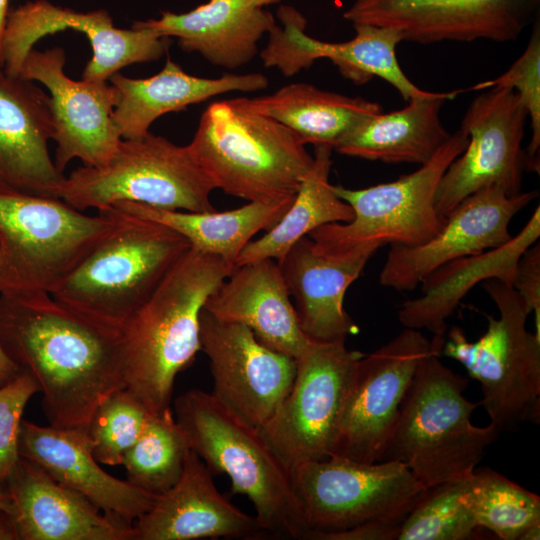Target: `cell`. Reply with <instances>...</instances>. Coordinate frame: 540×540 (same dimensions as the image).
Listing matches in <instances>:
<instances>
[{
  "mask_svg": "<svg viewBox=\"0 0 540 540\" xmlns=\"http://www.w3.org/2000/svg\"><path fill=\"white\" fill-rule=\"evenodd\" d=\"M0 344L35 377L49 425L86 431L99 404L125 388L121 331L50 293H0Z\"/></svg>",
  "mask_w": 540,
  "mask_h": 540,
  "instance_id": "obj_1",
  "label": "cell"
},
{
  "mask_svg": "<svg viewBox=\"0 0 540 540\" xmlns=\"http://www.w3.org/2000/svg\"><path fill=\"white\" fill-rule=\"evenodd\" d=\"M234 269L190 247L121 328L125 389L152 415L170 409L177 374L201 350L205 302Z\"/></svg>",
  "mask_w": 540,
  "mask_h": 540,
  "instance_id": "obj_2",
  "label": "cell"
},
{
  "mask_svg": "<svg viewBox=\"0 0 540 540\" xmlns=\"http://www.w3.org/2000/svg\"><path fill=\"white\" fill-rule=\"evenodd\" d=\"M444 340H431L380 459L402 462L425 488L469 477L500 433L471 422L481 402L465 397L468 379L440 360Z\"/></svg>",
  "mask_w": 540,
  "mask_h": 540,
  "instance_id": "obj_3",
  "label": "cell"
},
{
  "mask_svg": "<svg viewBox=\"0 0 540 540\" xmlns=\"http://www.w3.org/2000/svg\"><path fill=\"white\" fill-rule=\"evenodd\" d=\"M187 146L215 189L248 202L292 201L314 163L292 130L233 99L205 109Z\"/></svg>",
  "mask_w": 540,
  "mask_h": 540,
  "instance_id": "obj_4",
  "label": "cell"
},
{
  "mask_svg": "<svg viewBox=\"0 0 540 540\" xmlns=\"http://www.w3.org/2000/svg\"><path fill=\"white\" fill-rule=\"evenodd\" d=\"M176 422L212 473L226 474L232 494L248 497L267 535L305 539L309 532L291 472L258 429L242 422L211 393L191 389L174 402Z\"/></svg>",
  "mask_w": 540,
  "mask_h": 540,
  "instance_id": "obj_5",
  "label": "cell"
},
{
  "mask_svg": "<svg viewBox=\"0 0 540 540\" xmlns=\"http://www.w3.org/2000/svg\"><path fill=\"white\" fill-rule=\"evenodd\" d=\"M119 220L114 207L91 216L60 198L0 188V293L52 294Z\"/></svg>",
  "mask_w": 540,
  "mask_h": 540,
  "instance_id": "obj_6",
  "label": "cell"
},
{
  "mask_svg": "<svg viewBox=\"0 0 540 540\" xmlns=\"http://www.w3.org/2000/svg\"><path fill=\"white\" fill-rule=\"evenodd\" d=\"M116 210L120 215L116 228L51 295L87 318L121 331L191 246L163 224Z\"/></svg>",
  "mask_w": 540,
  "mask_h": 540,
  "instance_id": "obj_7",
  "label": "cell"
},
{
  "mask_svg": "<svg viewBox=\"0 0 540 540\" xmlns=\"http://www.w3.org/2000/svg\"><path fill=\"white\" fill-rule=\"evenodd\" d=\"M499 316H487L486 332L469 341L452 327L441 355L461 363L480 383L481 405L499 432L525 421L539 422L540 338L526 329L529 313L514 289L496 278L483 282Z\"/></svg>",
  "mask_w": 540,
  "mask_h": 540,
  "instance_id": "obj_8",
  "label": "cell"
},
{
  "mask_svg": "<svg viewBox=\"0 0 540 540\" xmlns=\"http://www.w3.org/2000/svg\"><path fill=\"white\" fill-rule=\"evenodd\" d=\"M212 181L188 146L148 133L122 139L102 167H80L66 177L61 199L84 211L132 201L153 207L211 212Z\"/></svg>",
  "mask_w": 540,
  "mask_h": 540,
  "instance_id": "obj_9",
  "label": "cell"
},
{
  "mask_svg": "<svg viewBox=\"0 0 540 540\" xmlns=\"http://www.w3.org/2000/svg\"><path fill=\"white\" fill-rule=\"evenodd\" d=\"M467 144L468 136L459 129L428 162L397 180L362 189L332 185L351 206L353 218L313 230L308 237L314 247L340 254L366 243L416 246L434 237L444 221L435 207L439 182Z\"/></svg>",
  "mask_w": 540,
  "mask_h": 540,
  "instance_id": "obj_10",
  "label": "cell"
},
{
  "mask_svg": "<svg viewBox=\"0 0 540 540\" xmlns=\"http://www.w3.org/2000/svg\"><path fill=\"white\" fill-rule=\"evenodd\" d=\"M309 532L343 531L372 520L403 522L425 491L402 462H358L331 455L291 470Z\"/></svg>",
  "mask_w": 540,
  "mask_h": 540,
  "instance_id": "obj_11",
  "label": "cell"
},
{
  "mask_svg": "<svg viewBox=\"0 0 540 540\" xmlns=\"http://www.w3.org/2000/svg\"><path fill=\"white\" fill-rule=\"evenodd\" d=\"M364 356L345 341H313L296 360L293 385L273 416L259 429L291 472L305 462L331 456L357 361Z\"/></svg>",
  "mask_w": 540,
  "mask_h": 540,
  "instance_id": "obj_12",
  "label": "cell"
},
{
  "mask_svg": "<svg viewBox=\"0 0 540 540\" xmlns=\"http://www.w3.org/2000/svg\"><path fill=\"white\" fill-rule=\"evenodd\" d=\"M527 119L524 105L510 88L492 87L473 99L460 127L468 144L448 166L437 188L435 207L442 219L483 188L494 186L511 197L522 192Z\"/></svg>",
  "mask_w": 540,
  "mask_h": 540,
  "instance_id": "obj_13",
  "label": "cell"
},
{
  "mask_svg": "<svg viewBox=\"0 0 540 540\" xmlns=\"http://www.w3.org/2000/svg\"><path fill=\"white\" fill-rule=\"evenodd\" d=\"M430 350L431 341L420 330L405 328L357 361L331 455L380 461L404 397Z\"/></svg>",
  "mask_w": 540,
  "mask_h": 540,
  "instance_id": "obj_14",
  "label": "cell"
},
{
  "mask_svg": "<svg viewBox=\"0 0 540 540\" xmlns=\"http://www.w3.org/2000/svg\"><path fill=\"white\" fill-rule=\"evenodd\" d=\"M201 350L210 361L214 399L236 418L260 429L289 393L296 360L260 342L239 323L200 313Z\"/></svg>",
  "mask_w": 540,
  "mask_h": 540,
  "instance_id": "obj_15",
  "label": "cell"
},
{
  "mask_svg": "<svg viewBox=\"0 0 540 540\" xmlns=\"http://www.w3.org/2000/svg\"><path fill=\"white\" fill-rule=\"evenodd\" d=\"M65 29L83 33L93 56L82 79L108 82L122 68L160 59L170 40L150 30L117 28L107 10L87 12L57 6L48 0L29 1L9 12L3 40V70L19 76L26 56L41 38Z\"/></svg>",
  "mask_w": 540,
  "mask_h": 540,
  "instance_id": "obj_16",
  "label": "cell"
},
{
  "mask_svg": "<svg viewBox=\"0 0 540 540\" xmlns=\"http://www.w3.org/2000/svg\"><path fill=\"white\" fill-rule=\"evenodd\" d=\"M540 0H354L343 17L352 24L397 30L403 41L430 44L516 40Z\"/></svg>",
  "mask_w": 540,
  "mask_h": 540,
  "instance_id": "obj_17",
  "label": "cell"
},
{
  "mask_svg": "<svg viewBox=\"0 0 540 540\" xmlns=\"http://www.w3.org/2000/svg\"><path fill=\"white\" fill-rule=\"evenodd\" d=\"M65 51L34 48L26 56L19 76L43 84L49 91L55 166L61 172L74 158L84 166L108 163L122 138L113 122L119 94L108 82L75 81L64 72Z\"/></svg>",
  "mask_w": 540,
  "mask_h": 540,
  "instance_id": "obj_18",
  "label": "cell"
},
{
  "mask_svg": "<svg viewBox=\"0 0 540 540\" xmlns=\"http://www.w3.org/2000/svg\"><path fill=\"white\" fill-rule=\"evenodd\" d=\"M536 196L533 190L511 197L494 186L469 195L431 239L416 246L391 245L379 275L381 285L413 290L439 267L505 244L512 238L511 220Z\"/></svg>",
  "mask_w": 540,
  "mask_h": 540,
  "instance_id": "obj_19",
  "label": "cell"
},
{
  "mask_svg": "<svg viewBox=\"0 0 540 540\" xmlns=\"http://www.w3.org/2000/svg\"><path fill=\"white\" fill-rule=\"evenodd\" d=\"M278 16L283 24L268 33L269 40L261 52L263 65L277 68L290 77L309 68L315 60L329 59L345 77L363 85L379 77L393 86L407 102L427 95L401 69L396 47L401 34L388 27L353 24L355 36L345 42H324L305 33L306 20L294 8L282 6Z\"/></svg>",
  "mask_w": 540,
  "mask_h": 540,
  "instance_id": "obj_20",
  "label": "cell"
},
{
  "mask_svg": "<svg viewBox=\"0 0 540 540\" xmlns=\"http://www.w3.org/2000/svg\"><path fill=\"white\" fill-rule=\"evenodd\" d=\"M53 132L49 95L0 69V188L61 199L66 177L48 152Z\"/></svg>",
  "mask_w": 540,
  "mask_h": 540,
  "instance_id": "obj_21",
  "label": "cell"
},
{
  "mask_svg": "<svg viewBox=\"0 0 540 540\" xmlns=\"http://www.w3.org/2000/svg\"><path fill=\"white\" fill-rule=\"evenodd\" d=\"M382 246L366 243L340 254L318 251L300 239L279 263L302 331L312 341H345L358 326L344 308L348 287Z\"/></svg>",
  "mask_w": 540,
  "mask_h": 540,
  "instance_id": "obj_22",
  "label": "cell"
},
{
  "mask_svg": "<svg viewBox=\"0 0 540 540\" xmlns=\"http://www.w3.org/2000/svg\"><path fill=\"white\" fill-rule=\"evenodd\" d=\"M134 540L256 539L267 535L256 518L216 488L212 472L190 449L178 482L157 495L133 524Z\"/></svg>",
  "mask_w": 540,
  "mask_h": 540,
  "instance_id": "obj_23",
  "label": "cell"
},
{
  "mask_svg": "<svg viewBox=\"0 0 540 540\" xmlns=\"http://www.w3.org/2000/svg\"><path fill=\"white\" fill-rule=\"evenodd\" d=\"M18 451L107 516L130 525L151 508L157 496L103 470L82 429L40 426L22 419Z\"/></svg>",
  "mask_w": 540,
  "mask_h": 540,
  "instance_id": "obj_24",
  "label": "cell"
},
{
  "mask_svg": "<svg viewBox=\"0 0 540 540\" xmlns=\"http://www.w3.org/2000/svg\"><path fill=\"white\" fill-rule=\"evenodd\" d=\"M20 540H134L133 525L101 514L78 492L20 456L6 481Z\"/></svg>",
  "mask_w": 540,
  "mask_h": 540,
  "instance_id": "obj_25",
  "label": "cell"
},
{
  "mask_svg": "<svg viewBox=\"0 0 540 540\" xmlns=\"http://www.w3.org/2000/svg\"><path fill=\"white\" fill-rule=\"evenodd\" d=\"M203 309L218 320L248 327L260 342L295 360L313 342L300 327L281 267L273 259L235 267Z\"/></svg>",
  "mask_w": 540,
  "mask_h": 540,
  "instance_id": "obj_26",
  "label": "cell"
},
{
  "mask_svg": "<svg viewBox=\"0 0 540 540\" xmlns=\"http://www.w3.org/2000/svg\"><path fill=\"white\" fill-rule=\"evenodd\" d=\"M274 16L255 0H209L181 14L135 21L132 27L159 37H175L185 52H196L213 65L233 70L258 53V42L275 27Z\"/></svg>",
  "mask_w": 540,
  "mask_h": 540,
  "instance_id": "obj_27",
  "label": "cell"
},
{
  "mask_svg": "<svg viewBox=\"0 0 540 540\" xmlns=\"http://www.w3.org/2000/svg\"><path fill=\"white\" fill-rule=\"evenodd\" d=\"M108 81L119 94L112 117L122 139L144 137L152 123L166 113L224 93L253 92L268 87V79L261 73L203 78L186 73L171 59L151 77L134 79L117 72Z\"/></svg>",
  "mask_w": 540,
  "mask_h": 540,
  "instance_id": "obj_28",
  "label": "cell"
},
{
  "mask_svg": "<svg viewBox=\"0 0 540 540\" xmlns=\"http://www.w3.org/2000/svg\"><path fill=\"white\" fill-rule=\"evenodd\" d=\"M540 236V207L522 230L505 244L449 262L425 277L422 296L405 301L398 311L405 328L446 334V319L476 283L496 278L512 287L517 261Z\"/></svg>",
  "mask_w": 540,
  "mask_h": 540,
  "instance_id": "obj_29",
  "label": "cell"
},
{
  "mask_svg": "<svg viewBox=\"0 0 540 540\" xmlns=\"http://www.w3.org/2000/svg\"><path fill=\"white\" fill-rule=\"evenodd\" d=\"M458 91L429 92L397 111L379 112L347 134L333 150L346 156L386 163L425 164L449 139L440 111Z\"/></svg>",
  "mask_w": 540,
  "mask_h": 540,
  "instance_id": "obj_30",
  "label": "cell"
},
{
  "mask_svg": "<svg viewBox=\"0 0 540 540\" xmlns=\"http://www.w3.org/2000/svg\"><path fill=\"white\" fill-rule=\"evenodd\" d=\"M233 100L240 106L271 117L292 130L306 144L334 147L381 106L361 97L322 90L309 83H292L275 92Z\"/></svg>",
  "mask_w": 540,
  "mask_h": 540,
  "instance_id": "obj_31",
  "label": "cell"
},
{
  "mask_svg": "<svg viewBox=\"0 0 540 540\" xmlns=\"http://www.w3.org/2000/svg\"><path fill=\"white\" fill-rule=\"evenodd\" d=\"M292 202L252 201L223 212L169 210L132 201H121L111 207L163 224L186 238L191 248L218 256L235 267L237 257L253 236L270 230Z\"/></svg>",
  "mask_w": 540,
  "mask_h": 540,
  "instance_id": "obj_32",
  "label": "cell"
},
{
  "mask_svg": "<svg viewBox=\"0 0 540 540\" xmlns=\"http://www.w3.org/2000/svg\"><path fill=\"white\" fill-rule=\"evenodd\" d=\"M332 147L314 146V163L293 202L281 219L257 240H251L236 259L235 267L262 259L280 263L300 239L330 223L353 218L351 206L333 191L329 182Z\"/></svg>",
  "mask_w": 540,
  "mask_h": 540,
  "instance_id": "obj_33",
  "label": "cell"
},
{
  "mask_svg": "<svg viewBox=\"0 0 540 540\" xmlns=\"http://www.w3.org/2000/svg\"><path fill=\"white\" fill-rule=\"evenodd\" d=\"M463 496L477 528L502 540H521L540 524V497L491 468L476 467L464 479Z\"/></svg>",
  "mask_w": 540,
  "mask_h": 540,
  "instance_id": "obj_34",
  "label": "cell"
},
{
  "mask_svg": "<svg viewBox=\"0 0 540 540\" xmlns=\"http://www.w3.org/2000/svg\"><path fill=\"white\" fill-rule=\"evenodd\" d=\"M190 449L170 409L153 415L145 432L124 455L127 481L154 495L166 492L180 479Z\"/></svg>",
  "mask_w": 540,
  "mask_h": 540,
  "instance_id": "obj_35",
  "label": "cell"
},
{
  "mask_svg": "<svg viewBox=\"0 0 540 540\" xmlns=\"http://www.w3.org/2000/svg\"><path fill=\"white\" fill-rule=\"evenodd\" d=\"M464 479L426 488L401 524L397 540H468L478 528L463 496Z\"/></svg>",
  "mask_w": 540,
  "mask_h": 540,
  "instance_id": "obj_36",
  "label": "cell"
},
{
  "mask_svg": "<svg viewBox=\"0 0 540 540\" xmlns=\"http://www.w3.org/2000/svg\"><path fill=\"white\" fill-rule=\"evenodd\" d=\"M153 415L125 388L106 397L94 411L86 434L95 459L122 465L125 453L147 429Z\"/></svg>",
  "mask_w": 540,
  "mask_h": 540,
  "instance_id": "obj_37",
  "label": "cell"
},
{
  "mask_svg": "<svg viewBox=\"0 0 540 540\" xmlns=\"http://www.w3.org/2000/svg\"><path fill=\"white\" fill-rule=\"evenodd\" d=\"M492 87L512 89L524 105L531 127V140L525 149L526 171L540 172V26L535 22L528 44L507 71L475 84L472 90Z\"/></svg>",
  "mask_w": 540,
  "mask_h": 540,
  "instance_id": "obj_38",
  "label": "cell"
},
{
  "mask_svg": "<svg viewBox=\"0 0 540 540\" xmlns=\"http://www.w3.org/2000/svg\"><path fill=\"white\" fill-rule=\"evenodd\" d=\"M40 392L33 374L26 368L0 386V485L5 486L20 458L18 437L23 411L30 398Z\"/></svg>",
  "mask_w": 540,
  "mask_h": 540,
  "instance_id": "obj_39",
  "label": "cell"
},
{
  "mask_svg": "<svg viewBox=\"0 0 540 540\" xmlns=\"http://www.w3.org/2000/svg\"><path fill=\"white\" fill-rule=\"evenodd\" d=\"M512 288L526 311L534 314L535 335L540 338V244L529 246L517 261Z\"/></svg>",
  "mask_w": 540,
  "mask_h": 540,
  "instance_id": "obj_40",
  "label": "cell"
},
{
  "mask_svg": "<svg viewBox=\"0 0 540 540\" xmlns=\"http://www.w3.org/2000/svg\"><path fill=\"white\" fill-rule=\"evenodd\" d=\"M401 524L394 520H372L343 531L312 533L307 540H397Z\"/></svg>",
  "mask_w": 540,
  "mask_h": 540,
  "instance_id": "obj_41",
  "label": "cell"
},
{
  "mask_svg": "<svg viewBox=\"0 0 540 540\" xmlns=\"http://www.w3.org/2000/svg\"><path fill=\"white\" fill-rule=\"evenodd\" d=\"M0 540H20L13 514L0 510Z\"/></svg>",
  "mask_w": 540,
  "mask_h": 540,
  "instance_id": "obj_42",
  "label": "cell"
},
{
  "mask_svg": "<svg viewBox=\"0 0 540 540\" xmlns=\"http://www.w3.org/2000/svg\"><path fill=\"white\" fill-rule=\"evenodd\" d=\"M20 371V367L5 353L0 344V386L11 381Z\"/></svg>",
  "mask_w": 540,
  "mask_h": 540,
  "instance_id": "obj_43",
  "label": "cell"
},
{
  "mask_svg": "<svg viewBox=\"0 0 540 540\" xmlns=\"http://www.w3.org/2000/svg\"><path fill=\"white\" fill-rule=\"evenodd\" d=\"M8 5L9 0H0V69H3L4 66L3 40L9 14Z\"/></svg>",
  "mask_w": 540,
  "mask_h": 540,
  "instance_id": "obj_44",
  "label": "cell"
},
{
  "mask_svg": "<svg viewBox=\"0 0 540 540\" xmlns=\"http://www.w3.org/2000/svg\"><path fill=\"white\" fill-rule=\"evenodd\" d=\"M0 510L14 515L15 507L10 494L5 486L0 485Z\"/></svg>",
  "mask_w": 540,
  "mask_h": 540,
  "instance_id": "obj_45",
  "label": "cell"
},
{
  "mask_svg": "<svg viewBox=\"0 0 540 540\" xmlns=\"http://www.w3.org/2000/svg\"><path fill=\"white\" fill-rule=\"evenodd\" d=\"M539 538H540V524L535 525L531 527L529 530H527L521 537V540H538Z\"/></svg>",
  "mask_w": 540,
  "mask_h": 540,
  "instance_id": "obj_46",
  "label": "cell"
},
{
  "mask_svg": "<svg viewBox=\"0 0 540 540\" xmlns=\"http://www.w3.org/2000/svg\"><path fill=\"white\" fill-rule=\"evenodd\" d=\"M256 3L262 7H265L267 5H272V4H275L277 2H279L280 0H255Z\"/></svg>",
  "mask_w": 540,
  "mask_h": 540,
  "instance_id": "obj_47",
  "label": "cell"
}]
</instances>
